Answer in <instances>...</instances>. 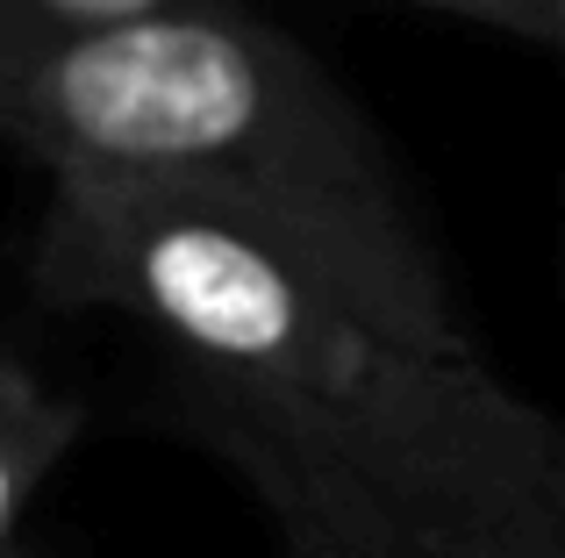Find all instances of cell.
Returning <instances> with one entry per match:
<instances>
[{
    "instance_id": "obj_2",
    "label": "cell",
    "mask_w": 565,
    "mask_h": 558,
    "mask_svg": "<svg viewBox=\"0 0 565 558\" xmlns=\"http://www.w3.org/2000/svg\"><path fill=\"white\" fill-rule=\"evenodd\" d=\"M86 437V394H65L14 351L0 365V545H29L43 487Z\"/></svg>"
},
{
    "instance_id": "obj_3",
    "label": "cell",
    "mask_w": 565,
    "mask_h": 558,
    "mask_svg": "<svg viewBox=\"0 0 565 558\" xmlns=\"http://www.w3.org/2000/svg\"><path fill=\"white\" fill-rule=\"evenodd\" d=\"M193 8H250V0H0V43L79 36V29L151 22V14H193Z\"/></svg>"
},
{
    "instance_id": "obj_5",
    "label": "cell",
    "mask_w": 565,
    "mask_h": 558,
    "mask_svg": "<svg viewBox=\"0 0 565 558\" xmlns=\"http://www.w3.org/2000/svg\"><path fill=\"white\" fill-rule=\"evenodd\" d=\"M386 558H565V523H515V530H472L444 545L386 551Z\"/></svg>"
},
{
    "instance_id": "obj_1",
    "label": "cell",
    "mask_w": 565,
    "mask_h": 558,
    "mask_svg": "<svg viewBox=\"0 0 565 558\" xmlns=\"http://www.w3.org/2000/svg\"><path fill=\"white\" fill-rule=\"evenodd\" d=\"M0 122L51 186L222 201L316 244L423 336L472 344L408 172L258 0L0 43Z\"/></svg>"
},
{
    "instance_id": "obj_4",
    "label": "cell",
    "mask_w": 565,
    "mask_h": 558,
    "mask_svg": "<svg viewBox=\"0 0 565 558\" xmlns=\"http://www.w3.org/2000/svg\"><path fill=\"white\" fill-rule=\"evenodd\" d=\"M373 8H415V14H444V22L501 29V36H523L537 51L565 57V0H373Z\"/></svg>"
}]
</instances>
